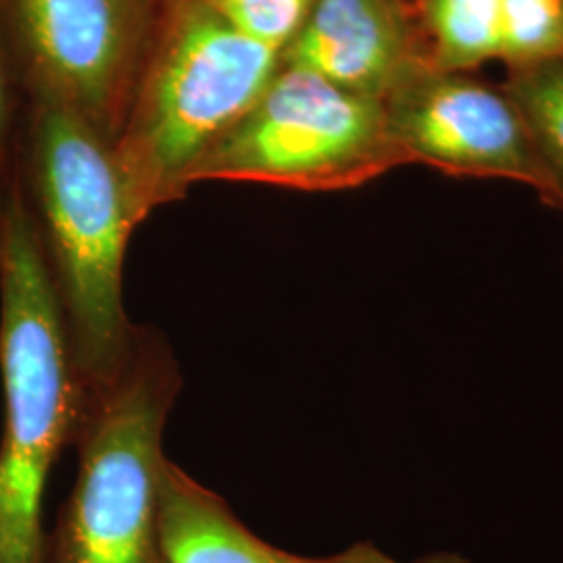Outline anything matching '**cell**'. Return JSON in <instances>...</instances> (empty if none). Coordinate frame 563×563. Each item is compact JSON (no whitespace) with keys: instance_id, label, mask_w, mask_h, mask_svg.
I'll return each instance as SVG.
<instances>
[{"instance_id":"cell-4","label":"cell","mask_w":563,"mask_h":563,"mask_svg":"<svg viewBox=\"0 0 563 563\" xmlns=\"http://www.w3.org/2000/svg\"><path fill=\"white\" fill-rule=\"evenodd\" d=\"M181 390L174 346L153 325L118 369L84 388L78 474L46 534L42 563H167L159 523L165 426Z\"/></svg>"},{"instance_id":"cell-9","label":"cell","mask_w":563,"mask_h":563,"mask_svg":"<svg viewBox=\"0 0 563 563\" xmlns=\"http://www.w3.org/2000/svg\"><path fill=\"white\" fill-rule=\"evenodd\" d=\"M159 523L167 563H401L372 541L322 558L265 543L225 499L169 457L159 484Z\"/></svg>"},{"instance_id":"cell-1","label":"cell","mask_w":563,"mask_h":563,"mask_svg":"<svg viewBox=\"0 0 563 563\" xmlns=\"http://www.w3.org/2000/svg\"><path fill=\"white\" fill-rule=\"evenodd\" d=\"M15 176L84 388L109 378L139 323L123 301L128 244L141 225L113 142L67 104L25 92Z\"/></svg>"},{"instance_id":"cell-12","label":"cell","mask_w":563,"mask_h":563,"mask_svg":"<svg viewBox=\"0 0 563 563\" xmlns=\"http://www.w3.org/2000/svg\"><path fill=\"white\" fill-rule=\"evenodd\" d=\"M563 57V0H501V55L509 67Z\"/></svg>"},{"instance_id":"cell-14","label":"cell","mask_w":563,"mask_h":563,"mask_svg":"<svg viewBox=\"0 0 563 563\" xmlns=\"http://www.w3.org/2000/svg\"><path fill=\"white\" fill-rule=\"evenodd\" d=\"M25 92L20 67L0 23V220L15 169Z\"/></svg>"},{"instance_id":"cell-3","label":"cell","mask_w":563,"mask_h":563,"mask_svg":"<svg viewBox=\"0 0 563 563\" xmlns=\"http://www.w3.org/2000/svg\"><path fill=\"white\" fill-rule=\"evenodd\" d=\"M280 69L201 0H163L113 141L136 222L188 195L205 153L241 120Z\"/></svg>"},{"instance_id":"cell-15","label":"cell","mask_w":563,"mask_h":563,"mask_svg":"<svg viewBox=\"0 0 563 563\" xmlns=\"http://www.w3.org/2000/svg\"><path fill=\"white\" fill-rule=\"evenodd\" d=\"M409 563H467V560L453 551H437V553H426L422 558Z\"/></svg>"},{"instance_id":"cell-13","label":"cell","mask_w":563,"mask_h":563,"mask_svg":"<svg viewBox=\"0 0 563 563\" xmlns=\"http://www.w3.org/2000/svg\"><path fill=\"white\" fill-rule=\"evenodd\" d=\"M202 4L246 41L274 53L292 42L313 0H201Z\"/></svg>"},{"instance_id":"cell-7","label":"cell","mask_w":563,"mask_h":563,"mask_svg":"<svg viewBox=\"0 0 563 563\" xmlns=\"http://www.w3.org/2000/svg\"><path fill=\"white\" fill-rule=\"evenodd\" d=\"M383 107L407 165H428L449 176L522 181L551 205L549 180L505 90L426 63Z\"/></svg>"},{"instance_id":"cell-8","label":"cell","mask_w":563,"mask_h":563,"mask_svg":"<svg viewBox=\"0 0 563 563\" xmlns=\"http://www.w3.org/2000/svg\"><path fill=\"white\" fill-rule=\"evenodd\" d=\"M280 63L383 102L430 57L413 0H313Z\"/></svg>"},{"instance_id":"cell-2","label":"cell","mask_w":563,"mask_h":563,"mask_svg":"<svg viewBox=\"0 0 563 563\" xmlns=\"http://www.w3.org/2000/svg\"><path fill=\"white\" fill-rule=\"evenodd\" d=\"M0 563H42L44 495L74 446L84 384L13 172L0 220Z\"/></svg>"},{"instance_id":"cell-11","label":"cell","mask_w":563,"mask_h":563,"mask_svg":"<svg viewBox=\"0 0 563 563\" xmlns=\"http://www.w3.org/2000/svg\"><path fill=\"white\" fill-rule=\"evenodd\" d=\"M505 95L514 102L551 186V207L563 209V57L509 67Z\"/></svg>"},{"instance_id":"cell-10","label":"cell","mask_w":563,"mask_h":563,"mask_svg":"<svg viewBox=\"0 0 563 563\" xmlns=\"http://www.w3.org/2000/svg\"><path fill=\"white\" fill-rule=\"evenodd\" d=\"M428 57L463 74L501 55V0H413Z\"/></svg>"},{"instance_id":"cell-5","label":"cell","mask_w":563,"mask_h":563,"mask_svg":"<svg viewBox=\"0 0 563 563\" xmlns=\"http://www.w3.org/2000/svg\"><path fill=\"white\" fill-rule=\"evenodd\" d=\"M402 165L383 102L280 63L262 97L205 153L190 186L244 181L334 192Z\"/></svg>"},{"instance_id":"cell-6","label":"cell","mask_w":563,"mask_h":563,"mask_svg":"<svg viewBox=\"0 0 563 563\" xmlns=\"http://www.w3.org/2000/svg\"><path fill=\"white\" fill-rule=\"evenodd\" d=\"M163 0H0L23 92L67 104L115 141Z\"/></svg>"}]
</instances>
